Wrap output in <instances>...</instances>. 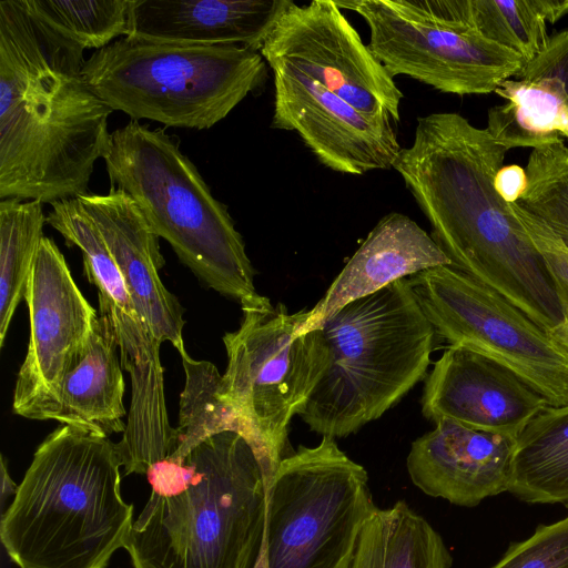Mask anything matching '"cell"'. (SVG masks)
I'll use <instances>...</instances> for the list:
<instances>
[{
	"mask_svg": "<svg viewBox=\"0 0 568 568\" xmlns=\"http://www.w3.org/2000/svg\"><path fill=\"white\" fill-rule=\"evenodd\" d=\"M508 150L458 113L417 118L397 171L452 266L500 294L550 333L564 323L544 257L494 180Z\"/></svg>",
	"mask_w": 568,
	"mask_h": 568,
	"instance_id": "1",
	"label": "cell"
},
{
	"mask_svg": "<svg viewBox=\"0 0 568 568\" xmlns=\"http://www.w3.org/2000/svg\"><path fill=\"white\" fill-rule=\"evenodd\" d=\"M83 51L21 0L0 2V200L89 193L113 110L87 84Z\"/></svg>",
	"mask_w": 568,
	"mask_h": 568,
	"instance_id": "2",
	"label": "cell"
},
{
	"mask_svg": "<svg viewBox=\"0 0 568 568\" xmlns=\"http://www.w3.org/2000/svg\"><path fill=\"white\" fill-rule=\"evenodd\" d=\"M151 495L125 549L134 568H255L267 488L250 443L224 430L146 471Z\"/></svg>",
	"mask_w": 568,
	"mask_h": 568,
	"instance_id": "3",
	"label": "cell"
},
{
	"mask_svg": "<svg viewBox=\"0 0 568 568\" xmlns=\"http://www.w3.org/2000/svg\"><path fill=\"white\" fill-rule=\"evenodd\" d=\"M121 467L108 436L68 425L50 433L1 519L10 558L20 568H106L134 521Z\"/></svg>",
	"mask_w": 568,
	"mask_h": 568,
	"instance_id": "4",
	"label": "cell"
},
{
	"mask_svg": "<svg viewBox=\"0 0 568 568\" xmlns=\"http://www.w3.org/2000/svg\"><path fill=\"white\" fill-rule=\"evenodd\" d=\"M318 328L326 365L300 416L332 438L379 418L420 382L436 335L408 278L346 304Z\"/></svg>",
	"mask_w": 568,
	"mask_h": 568,
	"instance_id": "5",
	"label": "cell"
},
{
	"mask_svg": "<svg viewBox=\"0 0 568 568\" xmlns=\"http://www.w3.org/2000/svg\"><path fill=\"white\" fill-rule=\"evenodd\" d=\"M103 161L111 185L133 199L152 231L207 286L241 306L262 296L227 206L174 138L131 120L111 133Z\"/></svg>",
	"mask_w": 568,
	"mask_h": 568,
	"instance_id": "6",
	"label": "cell"
},
{
	"mask_svg": "<svg viewBox=\"0 0 568 568\" xmlns=\"http://www.w3.org/2000/svg\"><path fill=\"white\" fill-rule=\"evenodd\" d=\"M82 75L105 104L133 121L204 130L248 94L263 91L268 73L262 54L243 45H191L128 36L94 51Z\"/></svg>",
	"mask_w": 568,
	"mask_h": 568,
	"instance_id": "7",
	"label": "cell"
},
{
	"mask_svg": "<svg viewBox=\"0 0 568 568\" xmlns=\"http://www.w3.org/2000/svg\"><path fill=\"white\" fill-rule=\"evenodd\" d=\"M241 307L239 328L223 336L227 366L219 394L239 418L268 489L287 456L291 420L300 415L322 376L327 348L320 328L296 334L306 308L290 313L266 296Z\"/></svg>",
	"mask_w": 568,
	"mask_h": 568,
	"instance_id": "8",
	"label": "cell"
},
{
	"mask_svg": "<svg viewBox=\"0 0 568 568\" xmlns=\"http://www.w3.org/2000/svg\"><path fill=\"white\" fill-rule=\"evenodd\" d=\"M375 506L365 468L335 438L284 457L267 489L263 547L255 568H351Z\"/></svg>",
	"mask_w": 568,
	"mask_h": 568,
	"instance_id": "9",
	"label": "cell"
},
{
	"mask_svg": "<svg viewBox=\"0 0 568 568\" xmlns=\"http://www.w3.org/2000/svg\"><path fill=\"white\" fill-rule=\"evenodd\" d=\"M50 205L45 223L64 237L67 245L81 250L84 275L98 288L99 314L110 320L122 368L130 375L126 427L116 443L124 474H146L178 444V430L170 425L165 406L161 344L139 314L123 275L81 200Z\"/></svg>",
	"mask_w": 568,
	"mask_h": 568,
	"instance_id": "10",
	"label": "cell"
},
{
	"mask_svg": "<svg viewBox=\"0 0 568 568\" xmlns=\"http://www.w3.org/2000/svg\"><path fill=\"white\" fill-rule=\"evenodd\" d=\"M436 334L513 372L550 406L568 405V349L500 294L452 265L407 277Z\"/></svg>",
	"mask_w": 568,
	"mask_h": 568,
	"instance_id": "11",
	"label": "cell"
},
{
	"mask_svg": "<svg viewBox=\"0 0 568 568\" xmlns=\"http://www.w3.org/2000/svg\"><path fill=\"white\" fill-rule=\"evenodd\" d=\"M335 2L365 20L368 47L393 78L407 75L444 93L487 94L526 63L475 28L434 17L420 0Z\"/></svg>",
	"mask_w": 568,
	"mask_h": 568,
	"instance_id": "12",
	"label": "cell"
},
{
	"mask_svg": "<svg viewBox=\"0 0 568 568\" xmlns=\"http://www.w3.org/2000/svg\"><path fill=\"white\" fill-rule=\"evenodd\" d=\"M260 53L318 82L372 118L399 121L402 91L335 1L293 4Z\"/></svg>",
	"mask_w": 568,
	"mask_h": 568,
	"instance_id": "13",
	"label": "cell"
},
{
	"mask_svg": "<svg viewBox=\"0 0 568 568\" xmlns=\"http://www.w3.org/2000/svg\"><path fill=\"white\" fill-rule=\"evenodd\" d=\"M268 65L275 92L271 128L296 131L323 165L339 173L393 166L402 148L390 119L363 114L290 65Z\"/></svg>",
	"mask_w": 568,
	"mask_h": 568,
	"instance_id": "14",
	"label": "cell"
},
{
	"mask_svg": "<svg viewBox=\"0 0 568 568\" xmlns=\"http://www.w3.org/2000/svg\"><path fill=\"white\" fill-rule=\"evenodd\" d=\"M24 301L30 338L13 393L17 415L75 366L100 316L75 284L55 242L47 236L40 242Z\"/></svg>",
	"mask_w": 568,
	"mask_h": 568,
	"instance_id": "15",
	"label": "cell"
},
{
	"mask_svg": "<svg viewBox=\"0 0 568 568\" xmlns=\"http://www.w3.org/2000/svg\"><path fill=\"white\" fill-rule=\"evenodd\" d=\"M546 399L504 366L465 347L448 346L426 377L422 413L516 440Z\"/></svg>",
	"mask_w": 568,
	"mask_h": 568,
	"instance_id": "16",
	"label": "cell"
},
{
	"mask_svg": "<svg viewBox=\"0 0 568 568\" xmlns=\"http://www.w3.org/2000/svg\"><path fill=\"white\" fill-rule=\"evenodd\" d=\"M94 221L115 261L139 314L156 341L170 342L181 356L187 354L184 339L183 308L160 277L164 258L159 236L152 231L133 199L111 186L105 194L79 196Z\"/></svg>",
	"mask_w": 568,
	"mask_h": 568,
	"instance_id": "17",
	"label": "cell"
},
{
	"mask_svg": "<svg viewBox=\"0 0 568 568\" xmlns=\"http://www.w3.org/2000/svg\"><path fill=\"white\" fill-rule=\"evenodd\" d=\"M515 442L442 419L412 443L406 466L424 494L475 507L508 491Z\"/></svg>",
	"mask_w": 568,
	"mask_h": 568,
	"instance_id": "18",
	"label": "cell"
},
{
	"mask_svg": "<svg viewBox=\"0 0 568 568\" xmlns=\"http://www.w3.org/2000/svg\"><path fill=\"white\" fill-rule=\"evenodd\" d=\"M291 0H131L130 37L260 52Z\"/></svg>",
	"mask_w": 568,
	"mask_h": 568,
	"instance_id": "19",
	"label": "cell"
},
{
	"mask_svg": "<svg viewBox=\"0 0 568 568\" xmlns=\"http://www.w3.org/2000/svg\"><path fill=\"white\" fill-rule=\"evenodd\" d=\"M452 265L434 239L402 213L383 216L336 276L324 296L307 311L296 334L317 329L346 304L428 268Z\"/></svg>",
	"mask_w": 568,
	"mask_h": 568,
	"instance_id": "20",
	"label": "cell"
},
{
	"mask_svg": "<svg viewBox=\"0 0 568 568\" xmlns=\"http://www.w3.org/2000/svg\"><path fill=\"white\" fill-rule=\"evenodd\" d=\"M495 92L504 102L489 110L486 130L508 151L568 139V29Z\"/></svg>",
	"mask_w": 568,
	"mask_h": 568,
	"instance_id": "21",
	"label": "cell"
},
{
	"mask_svg": "<svg viewBox=\"0 0 568 568\" xmlns=\"http://www.w3.org/2000/svg\"><path fill=\"white\" fill-rule=\"evenodd\" d=\"M114 328L100 315L87 348L62 381L19 415L30 419H53L62 425L110 436L124 433L128 416L123 404L125 383Z\"/></svg>",
	"mask_w": 568,
	"mask_h": 568,
	"instance_id": "22",
	"label": "cell"
},
{
	"mask_svg": "<svg viewBox=\"0 0 568 568\" xmlns=\"http://www.w3.org/2000/svg\"><path fill=\"white\" fill-rule=\"evenodd\" d=\"M508 491L530 504L568 505V405L545 406L517 437Z\"/></svg>",
	"mask_w": 568,
	"mask_h": 568,
	"instance_id": "23",
	"label": "cell"
},
{
	"mask_svg": "<svg viewBox=\"0 0 568 568\" xmlns=\"http://www.w3.org/2000/svg\"><path fill=\"white\" fill-rule=\"evenodd\" d=\"M453 557L437 530L405 500L376 507L365 521L351 568H450Z\"/></svg>",
	"mask_w": 568,
	"mask_h": 568,
	"instance_id": "24",
	"label": "cell"
},
{
	"mask_svg": "<svg viewBox=\"0 0 568 568\" xmlns=\"http://www.w3.org/2000/svg\"><path fill=\"white\" fill-rule=\"evenodd\" d=\"M45 219L39 201L0 200V346L24 300Z\"/></svg>",
	"mask_w": 568,
	"mask_h": 568,
	"instance_id": "25",
	"label": "cell"
},
{
	"mask_svg": "<svg viewBox=\"0 0 568 568\" xmlns=\"http://www.w3.org/2000/svg\"><path fill=\"white\" fill-rule=\"evenodd\" d=\"M36 18L83 50H100L130 34L131 0H21Z\"/></svg>",
	"mask_w": 568,
	"mask_h": 568,
	"instance_id": "26",
	"label": "cell"
},
{
	"mask_svg": "<svg viewBox=\"0 0 568 568\" xmlns=\"http://www.w3.org/2000/svg\"><path fill=\"white\" fill-rule=\"evenodd\" d=\"M525 170L527 187L517 203L568 248V149L564 139L532 149Z\"/></svg>",
	"mask_w": 568,
	"mask_h": 568,
	"instance_id": "27",
	"label": "cell"
},
{
	"mask_svg": "<svg viewBox=\"0 0 568 568\" xmlns=\"http://www.w3.org/2000/svg\"><path fill=\"white\" fill-rule=\"evenodd\" d=\"M546 23L537 0H473L474 28L526 62L548 44Z\"/></svg>",
	"mask_w": 568,
	"mask_h": 568,
	"instance_id": "28",
	"label": "cell"
},
{
	"mask_svg": "<svg viewBox=\"0 0 568 568\" xmlns=\"http://www.w3.org/2000/svg\"><path fill=\"white\" fill-rule=\"evenodd\" d=\"M490 568H568V516L539 525L529 538L511 544Z\"/></svg>",
	"mask_w": 568,
	"mask_h": 568,
	"instance_id": "29",
	"label": "cell"
},
{
	"mask_svg": "<svg viewBox=\"0 0 568 568\" xmlns=\"http://www.w3.org/2000/svg\"><path fill=\"white\" fill-rule=\"evenodd\" d=\"M510 206L544 257L559 297L564 323L548 334L568 349V248L541 221L517 202L510 203Z\"/></svg>",
	"mask_w": 568,
	"mask_h": 568,
	"instance_id": "30",
	"label": "cell"
},
{
	"mask_svg": "<svg viewBox=\"0 0 568 568\" xmlns=\"http://www.w3.org/2000/svg\"><path fill=\"white\" fill-rule=\"evenodd\" d=\"M494 185L504 201L515 203L520 200L527 187L526 170L517 164L503 165L495 176Z\"/></svg>",
	"mask_w": 568,
	"mask_h": 568,
	"instance_id": "31",
	"label": "cell"
},
{
	"mask_svg": "<svg viewBox=\"0 0 568 568\" xmlns=\"http://www.w3.org/2000/svg\"><path fill=\"white\" fill-rule=\"evenodd\" d=\"M546 22L554 23L568 13V0H537Z\"/></svg>",
	"mask_w": 568,
	"mask_h": 568,
	"instance_id": "32",
	"label": "cell"
}]
</instances>
